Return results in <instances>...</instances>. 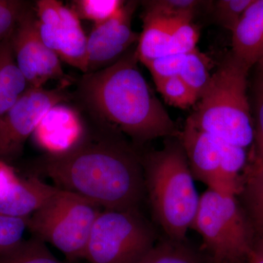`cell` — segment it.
Masks as SVG:
<instances>
[{"label": "cell", "mask_w": 263, "mask_h": 263, "mask_svg": "<svg viewBox=\"0 0 263 263\" xmlns=\"http://www.w3.org/2000/svg\"><path fill=\"white\" fill-rule=\"evenodd\" d=\"M157 242L152 224L138 210L100 211L86 246L89 263H136Z\"/></svg>", "instance_id": "cell-7"}, {"label": "cell", "mask_w": 263, "mask_h": 263, "mask_svg": "<svg viewBox=\"0 0 263 263\" xmlns=\"http://www.w3.org/2000/svg\"><path fill=\"white\" fill-rule=\"evenodd\" d=\"M254 0H219L214 4V16L223 27L233 32Z\"/></svg>", "instance_id": "cell-27"}, {"label": "cell", "mask_w": 263, "mask_h": 263, "mask_svg": "<svg viewBox=\"0 0 263 263\" xmlns=\"http://www.w3.org/2000/svg\"><path fill=\"white\" fill-rule=\"evenodd\" d=\"M136 263H212L209 257L189 246L185 240L165 238L156 242Z\"/></svg>", "instance_id": "cell-18"}, {"label": "cell", "mask_w": 263, "mask_h": 263, "mask_svg": "<svg viewBox=\"0 0 263 263\" xmlns=\"http://www.w3.org/2000/svg\"><path fill=\"white\" fill-rule=\"evenodd\" d=\"M86 129L80 114L58 104L48 110L32 134L34 142L46 155H61L80 143Z\"/></svg>", "instance_id": "cell-12"}, {"label": "cell", "mask_w": 263, "mask_h": 263, "mask_svg": "<svg viewBox=\"0 0 263 263\" xmlns=\"http://www.w3.org/2000/svg\"><path fill=\"white\" fill-rule=\"evenodd\" d=\"M194 179L214 188L220 173V149L216 138L185 123L179 136Z\"/></svg>", "instance_id": "cell-13"}, {"label": "cell", "mask_w": 263, "mask_h": 263, "mask_svg": "<svg viewBox=\"0 0 263 263\" xmlns=\"http://www.w3.org/2000/svg\"><path fill=\"white\" fill-rule=\"evenodd\" d=\"M179 76L199 99L206 89L212 77L207 57L197 48L186 53Z\"/></svg>", "instance_id": "cell-21"}, {"label": "cell", "mask_w": 263, "mask_h": 263, "mask_svg": "<svg viewBox=\"0 0 263 263\" xmlns=\"http://www.w3.org/2000/svg\"><path fill=\"white\" fill-rule=\"evenodd\" d=\"M29 88L8 37L0 42V121Z\"/></svg>", "instance_id": "cell-16"}, {"label": "cell", "mask_w": 263, "mask_h": 263, "mask_svg": "<svg viewBox=\"0 0 263 263\" xmlns=\"http://www.w3.org/2000/svg\"><path fill=\"white\" fill-rule=\"evenodd\" d=\"M17 179L13 170L4 162H0V193Z\"/></svg>", "instance_id": "cell-32"}, {"label": "cell", "mask_w": 263, "mask_h": 263, "mask_svg": "<svg viewBox=\"0 0 263 263\" xmlns=\"http://www.w3.org/2000/svg\"><path fill=\"white\" fill-rule=\"evenodd\" d=\"M10 41L15 62L29 87L43 88L50 80H59L64 86L70 84L60 59L40 36L34 8L29 6L24 12L10 35Z\"/></svg>", "instance_id": "cell-9"}, {"label": "cell", "mask_w": 263, "mask_h": 263, "mask_svg": "<svg viewBox=\"0 0 263 263\" xmlns=\"http://www.w3.org/2000/svg\"><path fill=\"white\" fill-rule=\"evenodd\" d=\"M143 31L136 46L139 62L144 65L160 57L171 54V21L150 13H143Z\"/></svg>", "instance_id": "cell-17"}, {"label": "cell", "mask_w": 263, "mask_h": 263, "mask_svg": "<svg viewBox=\"0 0 263 263\" xmlns=\"http://www.w3.org/2000/svg\"><path fill=\"white\" fill-rule=\"evenodd\" d=\"M231 54L250 70L263 59V0H254L232 32Z\"/></svg>", "instance_id": "cell-15"}, {"label": "cell", "mask_w": 263, "mask_h": 263, "mask_svg": "<svg viewBox=\"0 0 263 263\" xmlns=\"http://www.w3.org/2000/svg\"><path fill=\"white\" fill-rule=\"evenodd\" d=\"M80 18L72 8L63 5L61 17L54 24L39 23L38 32L46 46L57 53L62 61L87 72V41Z\"/></svg>", "instance_id": "cell-11"}, {"label": "cell", "mask_w": 263, "mask_h": 263, "mask_svg": "<svg viewBox=\"0 0 263 263\" xmlns=\"http://www.w3.org/2000/svg\"><path fill=\"white\" fill-rule=\"evenodd\" d=\"M99 206L71 192L60 190L27 218L34 236L54 246L70 260L84 258Z\"/></svg>", "instance_id": "cell-6"}, {"label": "cell", "mask_w": 263, "mask_h": 263, "mask_svg": "<svg viewBox=\"0 0 263 263\" xmlns=\"http://www.w3.org/2000/svg\"><path fill=\"white\" fill-rule=\"evenodd\" d=\"M249 69L233 55L213 73L186 122L230 144L248 148L254 141V121L247 97Z\"/></svg>", "instance_id": "cell-4"}, {"label": "cell", "mask_w": 263, "mask_h": 263, "mask_svg": "<svg viewBox=\"0 0 263 263\" xmlns=\"http://www.w3.org/2000/svg\"><path fill=\"white\" fill-rule=\"evenodd\" d=\"M0 263L64 262L51 253L44 240L33 236L0 254Z\"/></svg>", "instance_id": "cell-20"}, {"label": "cell", "mask_w": 263, "mask_h": 263, "mask_svg": "<svg viewBox=\"0 0 263 263\" xmlns=\"http://www.w3.org/2000/svg\"><path fill=\"white\" fill-rule=\"evenodd\" d=\"M143 12L174 20L193 17L195 12L204 2L197 0H152L142 2Z\"/></svg>", "instance_id": "cell-22"}, {"label": "cell", "mask_w": 263, "mask_h": 263, "mask_svg": "<svg viewBox=\"0 0 263 263\" xmlns=\"http://www.w3.org/2000/svg\"><path fill=\"white\" fill-rule=\"evenodd\" d=\"M193 229L212 263H245L256 233L236 195L208 188L200 195Z\"/></svg>", "instance_id": "cell-5"}, {"label": "cell", "mask_w": 263, "mask_h": 263, "mask_svg": "<svg viewBox=\"0 0 263 263\" xmlns=\"http://www.w3.org/2000/svg\"><path fill=\"white\" fill-rule=\"evenodd\" d=\"M27 218L0 214V254L23 240L22 237L27 229Z\"/></svg>", "instance_id": "cell-29"}, {"label": "cell", "mask_w": 263, "mask_h": 263, "mask_svg": "<svg viewBox=\"0 0 263 263\" xmlns=\"http://www.w3.org/2000/svg\"><path fill=\"white\" fill-rule=\"evenodd\" d=\"M29 7V3L24 1L0 0V42L10 37Z\"/></svg>", "instance_id": "cell-28"}, {"label": "cell", "mask_w": 263, "mask_h": 263, "mask_svg": "<svg viewBox=\"0 0 263 263\" xmlns=\"http://www.w3.org/2000/svg\"><path fill=\"white\" fill-rule=\"evenodd\" d=\"M157 91L169 105L186 109L196 104L198 98L180 76L155 80Z\"/></svg>", "instance_id": "cell-23"}, {"label": "cell", "mask_w": 263, "mask_h": 263, "mask_svg": "<svg viewBox=\"0 0 263 263\" xmlns=\"http://www.w3.org/2000/svg\"><path fill=\"white\" fill-rule=\"evenodd\" d=\"M137 5L136 1L124 2L111 18L95 25L88 37L86 73L113 65L138 42L140 34L132 29Z\"/></svg>", "instance_id": "cell-10"}, {"label": "cell", "mask_w": 263, "mask_h": 263, "mask_svg": "<svg viewBox=\"0 0 263 263\" xmlns=\"http://www.w3.org/2000/svg\"><path fill=\"white\" fill-rule=\"evenodd\" d=\"M136 48L108 67L84 74L78 86L79 101L104 127L143 144L179 136L176 124L151 91L138 68Z\"/></svg>", "instance_id": "cell-2"}, {"label": "cell", "mask_w": 263, "mask_h": 263, "mask_svg": "<svg viewBox=\"0 0 263 263\" xmlns=\"http://www.w3.org/2000/svg\"><path fill=\"white\" fill-rule=\"evenodd\" d=\"M173 138L162 149L143 157L145 185L165 238L185 240L188 230L193 229L200 196L181 142L178 137Z\"/></svg>", "instance_id": "cell-3"}, {"label": "cell", "mask_w": 263, "mask_h": 263, "mask_svg": "<svg viewBox=\"0 0 263 263\" xmlns=\"http://www.w3.org/2000/svg\"><path fill=\"white\" fill-rule=\"evenodd\" d=\"M256 66H257V68H259V70L263 71V59L262 60H260Z\"/></svg>", "instance_id": "cell-34"}, {"label": "cell", "mask_w": 263, "mask_h": 263, "mask_svg": "<svg viewBox=\"0 0 263 263\" xmlns=\"http://www.w3.org/2000/svg\"><path fill=\"white\" fill-rule=\"evenodd\" d=\"M186 53H172L144 64L152 74L153 80L179 76L182 70Z\"/></svg>", "instance_id": "cell-30"}, {"label": "cell", "mask_w": 263, "mask_h": 263, "mask_svg": "<svg viewBox=\"0 0 263 263\" xmlns=\"http://www.w3.org/2000/svg\"><path fill=\"white\" fill-rule=\"evenodd\" d=\"M263 171V158L257 163L252 164L247 168V172H259Z\"/></svg>", "instance_id": "cell-33"}, {"label": "cell", "mask_w": 263, "mask_h": 263, "mask_svg": "<svg viewBox=\"0 0 263 263\" xmlns=\"http://www.w3.org/2000/svg\"><path fill=\"white\" fill-rule=\"evenodd\" d=\"M254 141L252 163L263 158V71L257 68L254 82Z\"/></svg>", "instance_id": "cell-26"}, {"label": "cell", "mask_w": 263, "mask_h": 263, "mask_svg": "<svg viewBox=\"0 0 263 263\" xmlns=\"http://www.w3.org/2000/svg\"><path fill=\"white\" fill-rule=\"evenodd\" d=\"M60 189L47 184L36 176L17 179L0 193V214L27 218L41 209Z\"/></svg>", "instance_id": "cell-14"}, {"label": "cell", "mask_w": 263, "mask_h": 263, "mask_svg": "<svg viewBox=\"0 0 263 263\" xmlns=\"http://www.w3.org/2000/svg\"><path fill=\"white\" fill-rule=\"evenodd\" d=\"M247 263H263V238L256 235Z\"/></svg>", "instance_id": "cell-31"}, {"label": "cell", "mask_w": 263, "mask_h": 263, "mask_svg": "<svg viewBox=\"0 0 263 263\" xmlns=\"http://www.w3.org/2000/svg\"><path fill=\"white\" fill-rule=\"evenodd\" d=\"M193 17H185L171 21L172 53H188L196 49L198 29L193 23Z\"/></svg>", "instance_id": "cell-25"}, {"label": "cell", "mask_w": 263, "mask_h": 263, "mask_svg": "<svg viewBox=\"0 0 263 263\" xmlns=\"http://www.w3.org/2000/svg\"><path fill=\"white\" fill-rule=\"evenodd\" d=\"M124 3L120 0H76L72 9L80 19L91 21L98 25L117 14Z\"/></svg>", "instance_id": "cell-24"}, {"label": "cell", "mask_w": 263, "mask_h": 263, "mask_svg": "<svg viewBox=\"0 0 263 263\" xmlns=\"http://www.w3.org/2000/svg\"><path fill=\"white\" fill-rule=\"evenodd\" d=\"M239 195L256 235L263 238V171L247 172Z\"/></svg>", "instance_id": "cell-19"}, {"label": "cell", "mask_w": 263, "mask_h": 263, "mask_svg": "<svg viewBox=\"0 0 263 263\" xmlns=\"http://www.w3.org/2000/svg\"><path fill=\"white\" fill-rule=\"evenodd\" d=\"M101 126V125H100ZM100 134L86 133L72 149L46 155L37 169L57 187L84 197L108 210H138L146 193L143 157L122 138L104 127Z\"/></svg>", "instance_id": "cell-1"}, {"label": "cell", "mask_w": 263, "mask_h": 263, "mask_svg": "<svg viewBox=\"0 0 263 263\" xmlns=\"http://www.w3.org/2000/svg\"><path fill=\"white\" fill-rule=\"evenodd\" d=\"M67 86L53 89L29 87L0 121V157L6 160L20 155L48 110L68 98Z\"/></svg>", "instance_id": "cell-8"}]
</instances>
